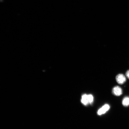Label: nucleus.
<instances>
[{
	"label": "nucleus",
	"mask_w": 129,
	"mask_h": 129,
	"mask_svg": "<svg viewBox=\"0 0 129 129\" xmlns=\"http://www.w3.org/2000/svg\"><path fill=\"white\" fill-rule=\"evenodd\" d=\"M125 76L127 78L129 79V70L127 71L126 72Z\"/></svg>",
	"instance_id": "obj_7"
},
{
	"label": "nucleus",
	"mask_w": 129,
	"mask_h": 129,
	"mask_svg": "<svg viewBox=\"0 0 129 129\" xmlns=\"http://www.w3.org/2000/svg\"><path fill=\"white\" fill-rule=\"evenodd\" d=\"M88 98L89 103L90 104H92L93 101V98L92 95L91 94L88 95Z\"/></svg>",
	"instance_id": "obj_6"
},
{
	"label": "nucleus",
	"mask_w": 129,
	"mask_h": 129,
	"mask_svg": "<svg viewBox=\"0 0 129 129\" xmlns=\"http://www.w3.org/2000/svg\"><path fill=\"white\" fill-rule=\"evenodd\" d=\"M81 102L82 104L85 106H86L89 104L88 100V95L84 94L82 95Z\"/></svg>",
	"instance_id": "obj_4"
},
{
	"label": "nucleus",
	"mask_w": 129,
	"mask_h": 129,
	"mask_svg": "<svg viewBox=\"0 0 129 129\" xmlns=\"http://www.w3.org/2000/svg\"><path fill=\"white\" fill-rule=\"evenodd\" d=\"M112 92L113 94L114 95L118 96L122 94V88L120 87L116 86L113 88Z\"/></svg>",
	"instance_id": "obj_3"
},
{
	"label": "nucleus",
	"mask_w": 129,
	"mask_h": 129,
	"mask_svg": "<svg viewBox=\"0 0 129 129\" xmlns=\"http://www.w3.org/2000/svg\"><path fill=\"white\" fill-rule=\"evenodd\" d=\"M116 79L117 83L120 85L123 84L126 80L125 75L122 74H119L117 75L116 77Z\"/></svg>",
	"instance_id": "obj_1"
},
{
	"label": "nucleus",
	"mask_w": 129,
	"mask_h": 129,
	"mask_svg": "<svg viewBox=\"0 0 129 129\" xmlns=\"http://www.w3.org/2000/svg\"><path fill=\"white\" fill-rule=\"evenodd\" d=\"M122 104L123 106L125 107H128L129 106V97L128 96L125 97L122 100Z\"/></svg>",
	"instance_id": "obj_5"
},
{
	"label": "nucleus",
	"mask_w": 129,
	"mask_h": 129,
	"mask_svg": "<svg viewBox=\"0 0 129 129\" xmlns=\"http://www.w3.org/2000/svg\"><path fill=\"white\" fill-rule=\"evenodd\" d=\"M110 106L109 105L106 104L102 106L101 108L98 110V115H101L104 114L107 112L110 109Z\"/></svg>",
	"instance_id": "obj_2"
}]
</instances>
